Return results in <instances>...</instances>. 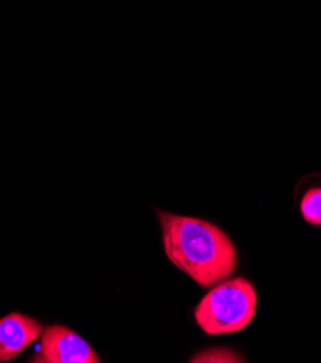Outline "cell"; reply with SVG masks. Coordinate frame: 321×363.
Masks as SVG:
<instances>
[{"label":"cell","mask_w":321,"mask_h":363,"mask_svg":"<svg viewBox=\"0 0 321 363\" xmlns=\"http://www.w3.org/2000/svg\"><path fill=\"white\" fill-rule=\"evenodd\" d=\"M168 259L203 288L229 279L237 268V252L219 226L197 217L158 211Z\"/></svg>","instance_id":"6da1fadb"},{"label":"cell","mask_w":321,"mask_h":363,"mask_svg":"<svg viewBox=\"0 0 321 363\" xmlns=\"http://www.w3.org/2000/svg\"><path fill=\"white\" fill-rule=\"evenodd\" d=\"M258 296L246 278L226 279L208 291L194 310L198 328L210 335H232L246 329L257 314Z\"/></svg>","instance_id":"7a4b0ae2"},{"label":"cell","mask_w":321,"mask_h":363,"mask_svg":"<svg viewBox=\"0 0 321 363\" xmlns=\"http://www.w3.org/2000/svg\"><path fill=\"white\" fill-rule=\"evenodd\" d=\"M38 363H98L93 347L77 333L64 325H50L41 335L38 353L33 356Z\"/></svg>","instance_id":"3957f363"},{"label":"cell","mask_w":321,"mask_h":363,"mask_svg":"<svg viewBox=\"0 0 321 363\" xmlns=\"http://www.w3.org/2000/svg\"><path fill=\"white\" fill-rule=\"evenodd\" d=\"M44 332L43 324L21 313L0 318V362H9L37 342Z\"/></svg>","instance_id":"277c9868"},{"label":"cell","mask_w":321,"mask_h":363,"mask_svg":"<svg viewBox=\"0 0 321 363\" xmlns=\"http://www.w3.org/2000/svg\"><path fill=\"white\" fill-rule=\"evenodd\" d=\"M300 210L303 219L315 228H321V187H312L301 199Z\"/></svg>","instance_id":"5b68a950"}]
</instances>
